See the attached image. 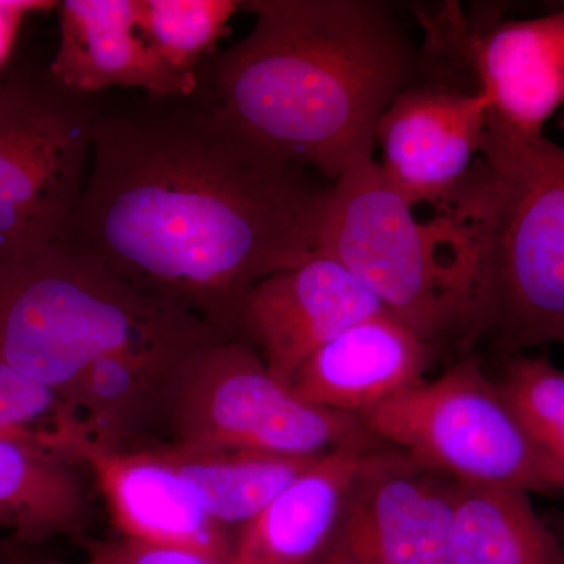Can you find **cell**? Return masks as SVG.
I'll list each match as a JSON object with an SVG mask.
<instances>
[{
  "label": "cell",
  "instance_id": "cell-21",
  "mask_svg": "<svg viewBox=\"0 0 564 564\" xmlns=\"http://www.w3.org/2000/svg\"><path fill=\"white\" fill-rule=\"evenodd\" d=\"M240 9L236 0H140V22L163 61L196 76Z\"/></svg>",
  "mask_w": 564,
  "mask_h": 564
},
{
  "label": "cell",
  "instance_id": "cell-22",
  "mask_svg": "<svg viewBox=\"0 0 564 564\" xmlns=\"http://www.w3.org/2000/svg\"><path fill=\"white\" fill-rule=\"evenodd\" d=\"M494 381L527 436L564 473V370L518 352Z\"/></svg>",
  "mask_w": 564,
  "mask_h": 564
},
{
  "label": "cell",
  "instance_id": "cell-1",
  "mask_svg": "<svg viewBox=\"0 0 564 564\" xmlns=\"http://www.w3.org/2000/svg\"><path fill=\"white\" fill-rule=\"evenodd\" d=\"M333 182L237 131L198 93L102 106L55 242L236 339L245 295L317 251Z\"/></svg>",
  "mask_w": 564,
  "mask_h": 564
},
{
  "label": "cell",
  "instance_id": "cell-19",
  "mask_svg": "<svg viewBox=\"0 0 564 564\" xmlns=\"http://www.w3.org/2000/svg\"><path fill=\"white\" fill-rule=\"evenodd\" d=\"M143 445L180 475L204 511L229 532L251 522L318 458L242 451H196L154 441Z\"/></svg>",
  "mask_w": 564,
  "mask_h": 564
},
{
  "label": "cell",
  "instance_id": "cell-29",
  "mask_svg": "<svg viewBox=\"0 0 564 564\" xmlns=\"http://www.w3.org/2000/svg\"><path fill=\"white\" fill-rule=\"evenodd\" d=\"M0 77H2V76H0Z\"/></svg>",
  "mask_w": 564,
  "mask_h": 564
},
{
  "label": "cell",
  "instance_id": "cell-5",
  "mask_svg": "<svg viewBox=\"0 0 564 564\" xmlns=\"http://www.w3.org/2000/svg\"><path fill=\"white\" fill-rule=\"evenodd\" d=\"M317 251L436 350L448 339L463 343L470 282L458 231L444 215L419 220L377 159L334 182Z\"/></svg>",
  "mask_w": 564,
  "mask_h": 564
},
{
  "label": "cell",
  "instance_id": "cell-6",
  "mask_svg": "<svg viewBox=\"0 0 564 564\" xmlns=\"http://www.w3.org/2000/svg\"><path fill=\"white\" fill-rule=\"evenodd\" d=\"M358 419L381 443L455 484L564 494L563 470L527 436L480 356H464Z\"/></svg>",
  "mask_w": 564,
  "mask_h": 564
},
{
  "label": "cell",
  "instance_id": "cell-10",
  "mask_svg": "<svg viewBox=\"0 0 564 564\" xmlns=\"http://www.w3.org/2000/svg\"><path fill=\"white\" fill-rule=\"evenodd\" d=\"M422 21L432 50L473 73L494 121L524 135L543 133L564 104V10L477 28L448 6Z\"/></svg>",
  "mask_w": 564,
  "mask_h": 564
},
{
  "label": "cell",
  "instance_id": "cell-2",
  "mask_svg": "<svg viewBox=\"0 0 564 564\" xmlns=\"http://www.w3.org/2000/svg\"><path fill=\"white\" fill-rule=\"evenodd\" d=\"M248 35L196 73L198 93L248 139L337 182L375 159L381 117L421 54L380 0H251Z\"/></svg>",
  "mask_w": 564,
  "mask_h": 564
},
{
  "label": "cell",
  "instance_id": "cell-12",
  "mask_svg": "<svg viewBox=\"0 0 564 564\" xmlns=\"http://www.w3.org/2000/svg\"><path fill=\"white\" fill-rule=\"evenodd\" d=\"M43 447L95 478L120 536L187 545L231 562L234 534L204 511L180 475L147 445L104 447L69 419Z\"/></svg>",
  "mask_w": 564,
  "mask_h": 564
},
{
  "label": "cell",
  "instance_id": "cell-15",
  "mask_svg": "<svg viewBox=\"0 0 564 564\" xmlns=\"http://www.w3.org/2000/svg\"><path fill=\"white\" fill-rule=\"evenodd\" d=\"M436 348L386 313L355 323L315 351L293 378L307 402L359 417L425 381Z\"/></svg>",
  "mask_w": 564,
  "mask_h": 564
},
{
  "label": "cell",
  "instance_id": "cell-14",
  "mask_svg": "<svg viewBox=\"0 0 564 564\" xmlns=\"http://www.w3.org/2000/svg\"><path fill=\"white\" fill-rule=\"evenodd\" d=\"M57 9L58 46L50 70L70 90L137 88L166 98L198 87V77L170 66L144 35L140 0H66Z\"/></svg>",
  "mask_w": 564,
  "mask_h": 564
},
{
  "label": "cell",
  "instance_id": "cell-4",
  "mask_svg": "<svg viewBox=\"0 0 564 564\" xmlns=\"http://www.w3.org/2000/svg\"><path fill=\"white\" fill-rule=\"evenodd\" d=\"M226 339L61 243L0 262V358L62 400L107 356L198 351Z\"/></svg>",
  "mask_w": 564,
  "mask_h": 564
},
{
  "label": "cell",
  "instance_id": "cell-13",
  "mask_svg": "<svg viewBox=\"0 0 564 564\" xmlns=\"http://www.w3.org/2000/svg\"><path fill=\"white\" fill-rule=\"evenodd\" d=\"M488 118V99L475 88L411 85L378 124V165L411 207L430 204L437 210L477 161Z\"/></svg>",
  "mask_w": 564,
  "mask_h": 564
},
{
  "label": "cell",
  "instance_id": "cell-18",
  "mask_svg": "<svg viewBox=\"0 0 564 564\" xmlns=\"http://www.w3.org/2000/svg\"><path fill=\"white\" fill-rule=\"evenodd\" d=\"M82 473L40 445L0 437V529L29 544L84 538L91 500Z\"/></svg>",
  "mask_w": 564,
  "mask_h": 564
},
{
  "label": "cell",
  "instance_id": "cell-7",
  "mask_svg": "<svg viewBox=\"0 0 564 564\" xmlns=\"http://www.w3.org/2000/svg\"><path fill=\"white\" fill-rule=\"evenodd\" d=\"M102 106L50 68L0 77V262L61 236L87 185Z\"/></svg>",
  "mask_w": 564,
  "mask_h": 564
},
{
  "label": "cell",
  "instance_id": "cell-8",
  "mask_svg": "<svg viewBox=\"0 0 564 564\" xmlns=\"http://www.w3.org/2000/svg\"><path fill=\"white\" fill-rule=\"evenodd\" d=\"M169 432L173 444L196 451L292 458L386 445L356 415L304 400L240 339L210 345L193 359L177 389Z\"/></svg>",
  "mask_w": 564,
  "mask_h": 564
},
{
  "label": "cell",
  "instance_id": "cell-23",
  "mask_svg": "<svg viewBox=\"0 0 564 564\" xmlns=\"http://www.w3.org/2000/svg\"><path fill=\"white\" fill-rule=\"evenodd\" d=\"M61 397L0 358V437L35 445L68 421Z\"/></svg>",
  "mask_w": 564,
  "mask_h": 564
},
{
  "label": "cell",
  "instance_id": "cell-25",
  "mask_svg": "<svg viewBox=\"0 0 564 564\" xmlns=\"http://www.w3.org/2000/svg\"><path fill=\"white\" fill-rule=\"evenodd\" d=\"M21 560H18L17 556L11 554L9 547L0 541V564H22Z\"/></svg>",
  "mask_w": 564,
  "mask_h": 564
},
{
  "label": "cell",
  "instance_id": "cell-20",
  "mask_svg": "<svg viewBox=\"0 0 564 564\" xmlns=\"http://www.w3.org/2000/svg\"><path fill=\"white\" fill-rule=\"evenodd\" d=\"M451 564H564V541L529 492L458 484Z\"/></svg>",
  "mask_w": 564,
  "mask_h": 564
},
{
  "label": "cell",
  "instance_id": "cell-27",
  "mask_svg": "<svg viewBox=\"0 0 564 564\" xmlns=\"http://www.w3.org/2000/svg\"><path fill=\"white\" fill-rule=\"evenodd\" d=\"M22 564H68V563L57 562V560H41V562H24Z\"/></svg>",
  "mask_w": 564,
  "mask_h": 564
},
{
  "label": "cell",
  "instance_id": "cell-9",
  "mask_svg": "<svg viewBox=\"0 0 564 564\" xmlns=\"http://www.w3.org/2000/svg\"><path fill=\"white\" fill-rule=\"evenodd\" d=\"M456 486L381 448L356 478L317 564H451Z\"/></svg>",
  "mask_w": 564,
  "mask_h": 564
},
{
  "label": "cell",
  "instance_id": "cell-16",
  "mask_svg": "<svg viewBox=\"0 0 564 564\" xmlns=\"http://www.w3.org/2000/svg\"><path fill=\"white\" fill-rule=\"evenodd\" d=\"M381 447H343L317 459L234 536L231 564H317L359 474Z\"/></svg>",
  "mask_w": 564,
  "mask_h": 564
},
{
  "label": "cell",
  "instance_id": "cell-11",
  "mask_svg": "<svg viewBox=\"0 0 564 564\" xmlns=\"http://www.w3.org/2000/svg\"><path fill=\"white\" fill-rule=\"evenodd\" d=\"M383 311L343 263L315 251L300 265L252 285L237 314L236 339L251 345L270 372L292 386L323 345Z\"/></svg>",
  "mask_w": 564,
  "mask_h": 564
},
{
  "label": "cell",
  "instance_id": "cell-17",
  "mask_svg": "<svg viewBox=\"0 0 564 564\" xmlns=\"http://www.w3.org/2000/svg\"><path fill=\"white\" fill-rule=\"evenodd\" d=\"M202 351L107 356L82 373L63 402L93 443L140 447L155 430H169L182 378Z\"/></svg>",
  "mask_w": 564,
  "mask_h": 564
},
{
  "label": "cell",
  "instance_id": "cell-24",
  "mask_svg": "<svg viewBox=\"0 0 564 564\" xmlns=\"http://www.w3.org/2000/svg\"><path fill=\"white\" fill-rule=\"evenodd\" d=\"M88 564H231L187 545L144 543L131 538H80Z\"/></svg>",
  "mask_w": 564,
  "mask_h": 564
},
{
  "label": "cell",
  "instance_id": "cell-28",
  "mask_svg": "<svg viewBox=\"0 0 564 564\" xmlns=\"http://www.w3.org/2000/svg\"><path fill=\"white\" fill-rule=\"evenodd\" d=\"M563 345H564V340H563Z\"/></svg>",
  "mask_w": 564,
  "mask_h": 564
},
{
  "label": "cell",
  "instance_id": "cell-26",
  "mask_svg": "<svg viewBox=\"0 0 564 564\" xmlns=\"http://www.w3.org/2000/svg\"><path fill=\"white\" fill-rule=\"evenodd\" d=\"M555 532L564 541V513L560 514L558 519H556Z\"/></svg>",
  "mask_w": 564,
  "mask_h": 564
},
{
  "label": "cell",
  "instance_id": "cell-3",
  "mask_svg": "<svg viewBox=\"0 0 564 564\" xmlns=\"http://www.w3.org/2000/svg\"><path fill=\"white\" fill-rule=\"evenodd\" d=\"M469 263L463 345L491 340L503 358L564 340V147L488 118L480 154L436 210Z\"/></svg>",
  "mask_w": 564,
  "mask_h": 564
}]
</instances>
